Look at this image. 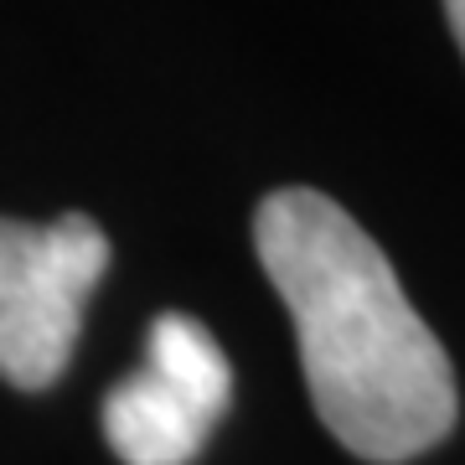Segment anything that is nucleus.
I'll list each match as a JSON object with an SVG mask.
<instances>
[{"label": "nucleus", "mask_w": 465, "mask_h": 465, "mask_svg": "<svg viewBox=\"0 0 465 465\" xmlns=\"http://www.w3.org/2000/svg\"><path fill=\"white\" fill-rule=\"evenodd\" d=\"M253 249L295 321L311 403L351 455L399 465L455 430L450 351L341 202L311 186L269 192L253 213Z\"/></svg>", "instance_id": "nucleus-1"}, {"label": "nucleus", "mask_w": 465, "mask_h": 465, "mask_svg": "<svg viewBox=\"0 0 465 465\" xmlns=\"http://www.w3.org/2000/svg\"><path fill=\"white\" fill-rule=\"evenodd\" d=\"M109 253V232L88 213L0 217V378L11 388L42 393L63 378Z\"/></svg>", "instance_id": "nucleus-2"}, {"label": "nucleus", "mask_w": 465, "mask_h": 465, "mask_svg": "<svg viewBox=\"0 0 465 465\" xmlns=\"http://www.w3.org/2000/svg\"><path fill=\"white\" fill-rule=\"evenodd\" d=\"M232 403V367L202 321H150L145 362L104 399V440L124 465H192Z\"/></svg>", "instance_id": "nucleus-3"}, {"label": "nucleus", "mask_w": 465, "mask_h": 465, "mask_svg": "<svg viewBox=\"0 0 465 465\" xmlns=\"http://www.w3.org/2000/svg\"><path fill=\"white\" fill-rule=\"evenodd\" d=\"M445 16H450V32H455V47L465 52V0H445Z\"/></svg>", "instance_id": "nucleus-4"}]
</instances>
